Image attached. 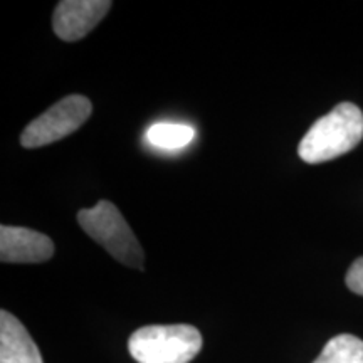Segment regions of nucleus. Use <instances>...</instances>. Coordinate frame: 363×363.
Masks as SVG:
<instances>
[{
    "label": "nucleus",
    "mask_w": 363,
    "mask_h": 363,
    "mask_svg": "<svg viewBox=\"0 0 363 363\" xmlns=\"http://www.w3.org/2000/svg\"><path fill=\"white\" fill-rule=\"evenodd\" d=\"M0 363H44L26 326L6 310L0 311Z\"/></svg>",
    "instance_id": "7"
},
{
    "label": "nucleus",
    "mask_w": 363,
    "mask_h": 363,
    "mask_svg": "<svg viewBox=\"0 0 363 363\" xmlns=\"http://www.w3.org/2000/svg\"><path fill=\"white\" fill-rule=\"evenodd\" d=\"M194 136V128L175 123H158L147 131L148 142L160 148H182L192 142Z\"/></svg>",
    "instance_id": "9"
},
{
    "label": "nucleus",
    "mask_w": 363,
    "mask_h": 363,
    "mask_svg": "<svg viewBox=\"0 0 363 363\" xmlns=\"http://www.w3.org/2000/svg\"><path fill=\"white\" fill-rule=\"evenodd\" d=\"M78 222L91 239L128 267L143 269V249L115 203L99 201L93 208H83Z\"/></svg>",
    "instance_id": "3"
},
{
    "label": "nucleus",
    "mask_w": 363,
    "mask_h": 363,
    "mask_svg": "<svg viewBox=\"0 0 363 363\" xmlns=\"http://www.w3.org/2000/svg\"><path fill=\"white\" fill-rule=\"evenodd\" d=\"M363 138V113L352 103H340L316 121L298 147L306 163H323L352 152Z\"/></svg>",
    "instance_id": "1"
},
{
    "label": "nucleus",
    "mask_w": 363,
    "mask_h": 363,
    "mask_svg": "<svg viewBox=\"0 0 363 363\" xmlns=\"http://www.w3.org/2000/svg\"><path fill=\"white\" fill-rule=\"evenodd\" d=\"M93 113V104L86 96L71 94L62 98L48 111L35 118L21 135V145L26 148H39L79 130Z\"/></svg>",
    "instance_id": "4"
},
{
    "label": "nucleus",
    "mask_w": 363,
    "mask_h": 363,
    "mask_svg": "<svg viewBox=\"0 0 363 363\" xmlns=\"http://www.w3.org/2000/svg\"><path fill=\"white\" fill-rule=\"evenodd\" d=\"M201 348V331L190 325L143 326L128 340V350L138 363H189Z\"/></svg>",
    "instance_id": "2"
},
{
    "label": "nucleus",
    "mask_w": 363,
    "mask_h": 363,
    "mask_svg": "<svg viewBox=\"0 0 363 363\" xmlns=\"http://www.w3.org/2000/svg\"><path fill=\"white\" fill-rule=\"evenodd\" d=\"M347 286L350 291L363 296V257L357 259L347 272Z\"/></svg>",
    "instance_id": "10"
},
{
    "label": "nucleus",
    "mask_w": 363,
    "mask_h": 363,
    "mask_svg": "<svg viewBox=\"0 0 363 363\" xmlns=\"http://www.w3.org/2000/svg\"><path fill=\"white\" fill-rule=\"evenodd\" d=\"M110 0H62L52 16L54 33L66 43L83 39L106 16Z\"/></svg>",
    "instance_id": "5"
},
{
    "label": "nucleus",
    "mask_w": 363,
    "mask_h": 363,
    "mask_svg": "<svg viewBox=\"0 0 363 363\" xmlns=\"http://www.w3.org/2000/svg\"><path fill=\"white\" fill-rule=\"evenodd\" d=\"M54 242L27 227H0V259L11 264H38L51 259Z\"/></svg>",
    "instance_id": "6"
},
{
    "label": "nucleus",
    "mask_w": 363,
    "mask_h": 363,
    "mask_svg": "<svg viewBox=\"0 0 363 363\" xmlns=\"http://www.w3.org/2000/svg\"><path fill=\"white\" fill-rule=\"evenodd\" d=\"M313 363H363V342L353 335H338L325 345Z\"/></svg>",
    "instance_id": "8"
}]
</instances>
